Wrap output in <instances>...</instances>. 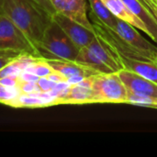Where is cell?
Wrapping results in <instances>:
<instances>
[{
	"label": "cell",
	"instance_id": "8",
	"mask_svg": "<svg viewBox=\"0 0 157 157\" xmlns=\"http://www.w3.org/2000/svg\"><path fill=\"white\" fill-rule=\"evenodd\" d=\"M84 105L92 104L91 76L84 78L81 82L69 85L60 92L57 98V105Z\"/></svg>",
	"mask_w": 157,
	"mask_h": 157
},
{
	"label": "cell",
	"instance_id": "24",
	"mask_svg": "<svg viewBox=\"0 0 157 157\" xmlns=\"http://www.w3.org/2000/svg\"><path fill=\"white\" fill-rule=\"evenodd\" d=\"M39 78L40 77L38 75L29 71H23L18 75L19 82L22 81V82H36L37 83Z\"/></svg>",
	"mask_w": 157,
	"mask_h": 157
},
{
	"label": "cell",
	"instance_id": "22",
	"mask_svg": "<svg viewBox=\"0 0 157 157\" xmlns=\"http://www.w3.org/2000/svg\"><path fill=\"white\" fill-rule=\"evenodd\" d=\"M0 84L8 87H17L19 84L18 75H9L0 78Z\"/></svg>",
	"mask_w": 157,
	"mask_h": 157
},
{
	"label": "cell",
	"instance_id": "14",
	"mask_svg": "<svg viewBox=\"0 0 157 157\" xmlns=\"http://www.w3.org/2000/svg\"><path fill=\"white\" fill-rule=\"evenodd\" d=\"M77 63L93 70L98 74H109L115 73L105 63H103L87 47H83L79 50V52L75 58Z\"/></svg>",
	"mask_w": 157,
	"mask_h": 157
},
{
	"label": "cell",
	"instance_id": "11",
	"mask_svg": "<svg viewBox=\"0 0 157 157\" xmlns=\"http://www.w3.org/2000/svg\"><path fill=\"white\" fill-rule=\"evenodd\" d=\"M46 61L49 63V64L52 67L54 71L59 72L67 79L75 76H81L86 78L98 74L93 70L88 69L77 63L75 61L57 60V59H46Z\"/></svg>",
	"mask_w": 157,
	"mask_h": 157
},
{
	"label": "cell",
	"instance_id": "2",
	"mask_svg": "<svg viewBox=\"0 0 157 157\" xmlns=\"http://www.w3.org/2000/svg\"><path fill=\"white\" fill-rule=\"evenodd\" d=\"M79 50L52 18L37 46L38 55L44 59L75 61Z\"/></svg>",
	"mask_w": 157,
	"mask_h": 157
},
{
	"label": "cell",
	"instance_id": "20",
	"mask_svg": "<svg viewBox=\"0 0 157 157\" xmlns=\"http://www.w3.org/2000/svg\"><path fill=\"white\" fill-rule=\"evenodd\" d=\"M37 84H38V86H39L41 92H51L55 88V86H57L58 83L50 80L46 76H43V77L39 78Z\"/></svg>",
	"mask_w": 157,
	"mask_h": 157
},
{
	"label": "cell",
	"instance_id": "27",
	"mask_svg": "<svg viewBox=\"0 0 157 157\" xmlns=\"http://www.w3.org/2000/svg\"><path fill=\"white\" fill-rule=\"evenodd\" d=\"M156 62H157V58H156Z\"/></svg>",
	"mask_w": 157,
	"mask_h": 157
},
{
	"label": "cell",
	"instance_id": "4",
	"mask_svg": "<svg viewBox=\"0 0 157 157\" xmlns=\"http://www.w3.org/2000/svg\"><path fill=\"white\" fill-rule=\"evenodd\" d=\"M0 50H15L39 57L25 33L5 14L0 15Z\"/></svg>",
	"mask_w": 157,
	"mask_h": 157
},
{
	"label": "cell",
	"instance_id": "17",
	"mask_svg": "<svg viewBox=\"0 0 157 157\" xmlns=\"http://www.w3.org/2000/svg\"><path fill=\"white\" fill-rule=\"evenodd\" d=\"M20 93L18 87H8L0 84V103L6 105L7 102L17 98Z\"/></svg>",
	"mask_w": 157,
	"mask_h": 157
},
{
	"label": "cell",
	"instance_id": "13",
	"mask_svg": "<svg viewBox=\"0 0 157 157\" xmlns=\"http://www.w3.org/2000/svg\"><path fill=\"white\" fill-rule=\"evenodd\" d=\"M129 9L142 19L151 32V39L157 42V21L154 16L142 5L140 0H123Z\"/></svg>",
	"mask_w": 157,
	"mask_h": 157
},
{
	"label": "cell",
	"instance_id": "7",
	"mask_svg": "<svg viewBox=\"0 0 157 157\" xmlns=\"http://www.w3.org/2000/svg\"><path fill=\"white\" fill-rule=\"evenodd\" d=\"M55 11L75 20L85 28L94 31V27L87 16L85 0H50ZM95 32V31H94Z\"/></svg>",
	"mask_w": 157,
	"mask_h": 157
},
{
	"label": "cell",
	"instance_id": "1",
	"mask_svg": "<svg viewBox=\"0 0 157 157\" xmlns=\"http://www.w3.org/2000/svg\"><path fill=\"white\" fill-rule=\"evenodd\" d=\"M3 14L25 33L37 52V46L51 23L52 17L32 0H4Z\"/></svg>",
	"mask_w": 157,
	"mask_h": 157
},
{
	"label": "cell",
	"instance_id": "15",
	"mask_svg": "<svg viewBox=\"0 0 157 157\" xmlns=\"http://www.w3.org/2000/svg\"><path fill=\"white\" fill-rule=\"evenodd\" d=\"M90 13L96 16L102 23L110 29H114L116 25V17L108 9L102 0H88Z\"/></svg>",
	"mask_w": 157,
	"mask_h": 157
},
{
	"label": "cell",
	"instance_id": "12",
	"mask_svg": "<svg viewBox=\"0 0 157 157\" xmlns=\"http://www.w3.org/2000/svg\"><path fill=\"white\" fill-rule=\"evenodd\" d=\"M122 69L133 72L157 84V62L120 57Z\"/></svg>",
	"mask_w": 157,
	"mask_h": 157
},
{
	"label": "cell",
	"instance_id": "25",
	"mask_svg": "<svg viewBox=\"0 0 157 157\" xmlns=\"http://www.w3.org/2000/svg\"><path fill=\"white\" fill-rule=\"evenodd\" d=\"M3 3L4 0H0V15L3 14Z\"/></svg>",
	"mask_w": 157,
	"mask_h": 157
},
{
	"label": "cell",
	"instance_id": "5",
	"mask_svg": "<svg viewBox=\"0 0 157 157\" xmlns=\"http://www.w3.org/2000/svg\"><path fill=\"white\" fill-rule=\"evenodd\" d=\"M113 30L126 44L139 52L148 61L156 62L157 47L144 38L135 27L117 17Z\"/></svg>",
	"mask_w": 157,
	"mask_h": 157
},
{
	"label": "cell",
	"instance_id": "6",
	"mask_svg": "<svg viewBox=\"0 0 157 157\" xmlns=\"http://www.w3.org/2000/svg\"><path fill=\"white\" fill-rule=\"evenodd\" d=\"M52 18L62 28L79 49L88 46L96 39V33L94 31L85 28L61 13H54Z\"/></svg>",
	"mask_w": 157,
	"mask_h": 157
},
{
	"label": "cell",
	"instance_id": "21",
	"mask_svg": "<svg viewBox=\"0 0 157 157\" xmlns=\"http://www.w3.org/2000/svg\"><path fill=\"white\" fill-rule=\"evenodd\" d=\"M39 7H40L44 12H46L48 15L52 17L54 13H56L54 7L52 6L50 0H32Z\"/></svg>",
	"mask_w": 157,
	"mask_h": 157
},
{
	"label": "cell",
	"instance_id": "19",
	"mask_svg": "<svg viewBox=\"0 0 157 157\" xmlns=\"http://www.w3.org/2000/svg\"><path fill=\"white\" fill-rule=\"evenodd\" d=\"M19 91L23 94H35L41 92L36 82H22L20 81L17 86Z\"/></svg>",
	"mask_w": 157,
	"mask_h": 157
},
{
	"label": "cell",
	"instance_id": "26",
	"mask_svg": "<svg viewBox=\"0 0 157 157\" xmlns=\"http://www.w3.org/2000/svg\"><path fill=\"white\" fill-rule=\"evenodd\" d=\"M152 1H155V2H156L157 0H152Z\"/></svg>",
	"mask_w": 157,
	"mask_h": 157
},
{
	"label": "cell",
	"instance_id": "9",
	"mask_svg": "<svg viewBox=\"0 0 157 157\" xmlns=\"http://www.w3.org/2000/svg\"><path fill=\"white\" fill-rule=\"evenodd\" d=\"M118 73L129 91L139 95L157 98L156 83L126 69H121Z\"/></svg>",
	"mask_w": 157,
	"mask_h": 157
},
{
	"label": "cell",
	"instance_id": "18",
	"mask_svg": "<svg viewBox=\"0 0 157 157\" xmlns=\"http://www.w3.org/2000/svg\"><path fill=\"white\" fill-rule=\"evenodd\" d=\"M22 53L15 50H0V70Z\"/></svg>",
	"mask_w": 157,
	"mask_h": 157
},
{
	"label": "cell",
	"instance_id": "3",
	"mask_svg": "<svg viewBox=\"0 0 157 157\" xmlns=\"http://www.w3.org/2000/svg\"><path fill=\"white\" fill-rule=\"evenodd\" d=\"M92 104L94 103H125L128 90L119 73L97 74L91 76Z\"/></svg>",
	"mask_w": 157,
	"mask_h": 157
},
{
	"label": "cell",
	"instance_id": "16",
	"mask_svg": "<svg viewBox=\"0 0 157 157\" xmlns=\"http://www.w3.org/2000/svg\"><path fill=\"white\" fill-rule=\"evenodd\" d=\"M24 71H29L39 77H43V76H48L52 71V67L49 64V63L46 61L44 58H37L33 63H31Z\"/></svg>",
	"mask_w": 157,
	"mask_h": 157
},
{
	"label": "cell",
	"instance_id": "23",
	"mask_svg": "<svg viewBox=\"0 0 157 157\" xmlns=\"http://www.w3.org/2000/svg\"><path fill=\"white\" fill-rule=\"evenodd\" d=\"M142 5L154 16V17L157 21V1H152V0H140Z\"/></svg>",
	"mask_w": 157,
	"mask_h": 157
},
{
	"label": "cell",
	"instance_id": "10",
	"mask_svg": "<svg viewBox=\"0 0 157 157\" xmlns=\"http://www.w3.org/2000/svg\"><path fill=\"white\" fill-rule=\"evenodd\" d=\"M102 2L116 17L130 23L137 29L142 30L149 37H151L150 29H148L146 24L129 9L123 0H102Z\"/></svg>",
	"mask_w": 157,
	"mask_h": 157
}]
</instances>
